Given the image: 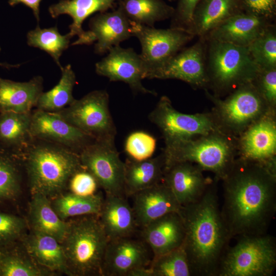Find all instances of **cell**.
I'll use <instances>...</instances> for the list:
<instances>
[{
	"label": "cell",
	"mask_w": 276,
	"mask_h": 276,
	"mask_svg": "<svg viewBox=\"0 0 276 276\" xmlns=\"http://www.w3.org/2000/svg\"><path fill=\"white\" fill-rule=\"evenodd\" d=\"M222 181L221 212L231 238L267 233L276 212V168L237 157Z\"/></svg>",
	"instance_id": "cell-1"
},
{
	"label": "cell",
	"mask_w": 276,
	"mask_h": 276,
	"mask_svg": "<svg viewBox=\"0 0 276 276\" xmlns=\"http://www.w3.org/2000/svg\"><path fill=\"white\" fill-rule=\"evenodd\" d=\"M218 181L214 178L202 196L180 212L185 228L182 246L192 275L217 276L232 239L219 206Z\"/></svg>",
	"instance_id": "cell-2"
},
{
	"label": "cell",
	"mask_w": 276,
	"mask_h": 276,
	"mask_svg": "<svg viewBox=\"0 0 276 276\" xmlns=\"http://www.w3.org/2000/svg\"><path fill=\"white\" fill-rule=\"evenodd\" d=\"M21 154L31 194L49 199L64 192L72 176L83 168L79 154L44 140L33 138Z\"/></svg>",
	"instance_id": "cell-3"
},
{
	"label": "cell",
	"mask_w": 276,
	"mask_h": 276,
	"mask_svg": "<svg viewBox=\"0 0 276 276\" xmlns=\"http://www.w3.org/2000/svg\"><path fill=\"white\" fill-rule=\"evenodd\" d=\"M68 221L67 231L61 242L68 275L103 276V262L109 239L98 216H81Z\"/></svg>",
	"instance_id": "cell-4"
},
{
	"label": "cell",
	"mask_w": 276,
	"mask_h": 276,
	"mask_svg": "<svg viewBox=\"0 0 276 276\" xmlns=\"http://www.w3.org/2000/svg\"><path fill=\"white\" fill-rule=\"evenodd\" d=\"M165 166L178 162L197 165L222 180L238 156L236 138L220 131L165 145Z\"/></svg>",
	"instance_id": "cell-5"
},
{
	"label": "cell",
	"mask_w": 276,
	"mask_h": 276,
	"mask_svg": "<svg viewBox=\"0 0 276 276\" xmlns=\"http://www.w3.org/2000/svg\"><path fill=\"white\" fill-rule=\"evenodd\" d=\"M206 41L207 90H211L212 95L221 98L254 80L259 68L247 47L213 40Z\"/></svg>",
	"instance_id": "cell-6"
},
{
	"label": "cell",
	"mask_w": 276,
	"mask_h": 276,
	"mask_svg": "<svg viewBox=\"0 0 276 276\" xmlns=\"http://www.w3.org/2000/svg\"><path fill=\"white\" fill-rule=\"evenodd\" d=\"M213 104L210 111L221 132L237 138L256 121L272 109L251 82L244 84L223 99L204 90Z\"/></svg>",
	"instance_id": "cell-7"
},
{
	"label": "cell",
	"mask_w": 276,
	"mask_h": 276,
	"mask_svg": "<svg viewBox=\"0 0 276 276\" xmlns=\"http://www.w3.org/2000/svg\"><path fill=\"white\" fill-rule=\"evenodd\" d=\"M220 261L217 276H271L276 268V243L267 233L239 236Z\"/></svg>",
	"instance_id": "cell-8"
},
{
	"label": "cell",
	"mask_w": 276,
	"mask_h": 276,
	"mask_svg": "<svg viewBox=\"0 0 276 276\" xmlns=\"http://www.w3.org/2000/svg\"><path fill=\"white\" fill-rule=\"evenodd\" d=\"M105 90L89 92L57 112L68 123L96 140L114 141L116 128Z\"/></svg>",
	"instance_id": "cell-9"
},
{
	"label": "cell",
	"mask_w": 276,
	"mask_h": 276,
	"mask_svg": "<svg viewBox=\"0 0 276 276\" xmlns=\"http://www.w3.org/2000/svg\"><path fill=\"white\" fill-rule=\"evenodd\" d=\"M148 118L159 129L165 145L220 131L210 112L181 113L173 107L166 96L160 97Z\"/></svg>",
	"instance_id": "cell-10"
},
{
	"label": "cell",
	"mask_w": 276,
	"mask_h": 276,
	"mask_svg": "<svg viewBox=\"0 0 276 276\" xmlns=\"http://www.w3.org/2000/svg\"><path fill=\"white\" fill-rule=\"evenodd\" d=\"M82 167L96 179L106 195L125 196L124 162L114 141L95 140L79 153Z\"/></svg>",
	"instance_id": "cell-11"
},
{
	"label": "cell",
	"mask_w": 276,
	"mask_h": 276,
	"mask_svg": "<svg viewBox=\"0 0 276 276\" xmlns=\"http://www.w3.org/2000/svg\"><path fill=\"white\" fill-rule=\"evenodd\" d=\"M132 35L139 40L140 56L147 74L183 49L194 36L188 31L170 28L156 29L130 21Z\"/></svg>",
	"instance_id": "cell-12"
},
{
	"label": "cell",
	"mask_w": 276,
	"mask_h": 276,
	"mask_svg": "<svg viewBox=\"0 0 276 276\" xmlns=\"http://www.w3.org/2000/svg\"><path fill=\"white\" fill-rule=\"evenodd\" d=\"M206 41L204 38L182 49L160 66L149 73L146 78L177 79L194 89H208L206 65Z\"/></svg>",
	"instance_id": "cell-13"
},
{
	"label": "cell",
	"mask_w": 276,
	"mask_h": 276,
	"mask_svg": "<svg viewBox=\"0 0 276 276\" xmlns=\"http://www.w3.org/2000/svg\"><path fill=\"white\" fill-rule=\"evenodd\" d=\"M238 156L276 168V110H271L236 138Z\"/></svg>",
	"instance_id": "cell-14"
},
{
	"label": "cell",
	"mask_w": 276,
	"mask_h": 276,
	"mask_svg": "<svg viewBox=\"0 0 276 276\" xmlns=\"http://www.w3.org/2000/svg\"><path fill=\"white\" fill-rule=\"evenodd\" d=\"M152 252L141 239L132 236L110 240L102 265L103 276H132L136 270L148 267Z\"/></svg>",
	"instance_id": "cell-15"
},
{
	"label": "cell",
	"mask_w": 276,
	"mask_h": 276,
	"mask_svg": "<svg viewBox=\"0 0 276 276\" xmlns=\"http://www.w3.org/2000/svg\"><path fill=\"white\" fill-rule=\"evenodd\" d=\"M30 133L33 139L62 145L78 154L95 140L68 123L58 113L37 108L31 112Z\"/></svg>",
	"instance_id": "cell-16"
},
{
	"label": "cell",
	"mask_w": 276,
	"mask_h": 276,
	"mask_svg": "<svg viewBox=\"0 0 276 276\" xmlns=\"http://www.w3.org/2000/svg\"><path fill=\"white\" fill-rule=\"evenodd\" d=\"M108 54L96 63V73L107 77L110 81H122L135 93L156 95L153 90L144 87L145 70L140 54L132 48L118 45L110 48Z\"/></svg>",
	"instance_id": "cell-17"
},
{
	"label": "cell",
	"mask_w": 276,
	"mask_h": 276,
	"mask_svg": "<svg viewBox=\"0 0 276 276\" xmlns=\"http://www.w3.org/2000/svg\"><path fill=\"white\" fill-rule=\"evenodd\" d=\"M203 171L189 162H178L165 166L163 181L169 188L182 207L197 201L213 179L206 178Z\"/></svg>",
	"instance_id": "cell-18"
},
{
	"label": "cell",
	"mask_w": 276,
	"mask_h": 276,
	"mask_svg": "<svg viewBox=\"0 0 276 276\" xmlns=\"http://www.w3.org/2000/svg\"><path fill=\"white\" fill-rule=\"evenodd\" d=\"M132 196V208L137 225L141 228L168 213L180 212L182 208L163 181Z\"/></svg>",
	"instance_id": "cell-19"
},
{
	"label": "cell",
	"mask_w": 276,
	"mask_h": 276,
	"mask_svg": "<svg viewBox=\"0 0 276 276\" xmlns=\"http://www.w3.org/2000/svg\"><path fill=\"white\" fill-rule=\"evenodd\" d=\"M88 32L95 44V52L101 55L114 46L132 36L130 20L121 8L110 12H100L89 21Z\"/></svg>",
	"instance_id": "cell-20"
},
{
	"label": "cell",
	"mask_w": 276,
	"mask_h": 276,
	"mask_svg": "<svg viewBox=\"0 0 276 276\" xmlns=\"http://www.w3.org/2000/svg\"><path fill=\"white\" fill-rule=\"evenodd\" d=\"M142 239L151 249L153 257L181 246L185 228L180 212H171L141 228Z\"/></svg>",
	"instance_id": "cell-21"
},
{
	"label": "cell",
	"mask_w": 276,
	"mask_h": 276,
	"mask_svg": "<svg viewBox=\"0 0 276 276\" xmlns=\"http://www.w3.org/2000/svg\"><path fill=\"white\" fill-rule=\"evenodd\" d=\"M272 21L242 12L224 21L211 31L204 38L247 47L272 24Z\"/></svg>",
	"instance_id": "cell-22"
},
{
	"label": "cell",
	"mask_w": 276,
	"mask_h": 276,
	"mask_svg": "<svg viewBox=\"0 0 276 276\" xmlns=\"http://www.w3.org/2000/svg\"><path fill=\"white\" fill-rule=\"evenodd\" d=\"M119 0H60L51 5L49 12L53 18L59 15L67 14L70 16L72 23L69 26V35L73 37L78 36V39L71 45H88L86 31L82 29L83 21L92 14L99 12H104L113 9L116 2Z\"/></svg>",
	"instance_id": "cell-23"
},
{
	"label": "cell",
	"mask_w": 276,
	"mask_h": 276,
	"mask_svg": "<svg viewBox=\"0 0 276 276\" xmlns=\"http://www.w3.org/2000/svg\"><path fill=\"white\" fill-rule=\"evenodd\" d=\"M98 217L109 240L132 236L138 227L124 196L106 195Z\"/></svg>",
	"instance_id": "cell-24"
},
{
	"label": "cell",
	"mask_w": 276,
	"mask_h": 276,
	"mask_svg": "<svg viewBox=\"0 0 276 276\" xmlns=\"http://www.w3.org/2000/svg\"><path fill=\"white\" fill-rule=\"evenodd\" d=\"M43 89V79L40 76L23 82L0 77V112H31Z\"/></svg>",
	"instance_id": "cell-25"
},
{
	"label": "cell",
	"mask_w": 276,
	"mask_h": 276,
	"mask_svg": "<svg viewBox=\"0 0 276 276\" xmlns=\"http://www.w3.org/2000/svg\"><path fill=\"white\" fill-rule=\"evenodd\" d=\"M20 241L40 266L55 274L60 272L68 275L62 246L55 238L29 229Z\"/></svg>",
	"instance_id": "cell-26"
},
{
	"label": "cell",
	"mask_w": 276,
	"mask_h": 276,
	"mask_svg": "<svg viewBox=\"0 0 276 276\" xmlns=\"http://www.w3.org/2000/svg\"><path fill=\"white\" fill-rule=\"evenodd\" d=\"M242 12L239 0H200L188 31L194 37L204 38L224 21Z\"/></svg>",
	"instance_id": "cell-27"
},
{
	"label": "cell",
	"mask_w": 276,
	"mask_h": 276,
	"mask_svg": "<svg viewBox=\"0 0 276 276\" xmlns=\"http://www.w3.org/2000/svg\"><path fill=\"white\" fill-rule=\"evenodd\" d=\"M24 171L21 152L0 144V211L10 212L22 191Z\"/></svg>",
	"instance_id": "cell-28"
},
{
	"label": "cell",
	"mask_w": 276,
	"mask_h": 276,
	"mask_svg": "<svg viewBox=\"0 0 276 276\" xmlns=\"http://www.w3.org/2000/svg\"><path fill=\"white\" fill-rule=\"evenodd\" d=\"M165 166L162 152L155 157L138 161L130 157L124 162V192L132 196L136 193L163 181Z\"/></svg>",
	"instance_id": "cell-29"
},
{
	"label": "cell",
	"mask_w": 276,
	"mask_h": 276,
	"mask_svg": "<svg viewBox=\"0 0 276 276\" xmlns=\"http://www.w3.org/2000/svg\"><path fill=\"white\" fill-rule=\"evenodd\" d=\"M31 195L27 219L29 229L51 236L61 243L67 231L68 220L58 216L48 197L40 194Z\"/></svg>",
	"instance_id": "cell-30"
},
{
	"label": "cell",
	"mask_w": 276,
	"mask_h": 276,
	"mask_svg": "<svg viewBox=\"0 0 276 276\" xmlns=\"http://www.w3.org/2000/svg\"><path fill=\"white\" fill-rule=\"evenodd\" d=\"M54 275L34 261L20 240L0 245V276Z\"/></svg>",
	"instance_id": "cell-31"
},
{
	"label": "cell",
	"mask_w": 276,
	"mask_h": 276,
	"mask_svg": "<svg viewBox=\"0 0 276 276\" xmlns=\"http://www.w3.org/2000/svg\"><path fill=\"white\" fill-rule=\"evenodd\" d=\"M31 112H0L1 145L21 152L33 139L30 133Z\"/></svg>",
	"instance_id": "cell-32"
},
{
	"label": "cell",
	"mask_w": 276,
	"mask_h": 276,
	"mask_svg": "<svg viewBox=\"0 0 276 276\" xmlns=\"http://www.w3.org/2000/svg\"><path fill=\"white\" fill-rule=\"evenodd\" d=\"M103 200L100 193L83 196L70 191L64 192L50 199L54 210L63 220L84 215L98 216Z\"/></svg>",
	"instance_id": "cell-33"
},
{
	"label": "cell",
	"mask_w": 276,
	"mask_h": 276,
	"mask_svg": "<svg viewBox=\"0 0 276 276\" xmlns=\"http://www.w3.org/2000/svg\"><path fill=\"white\" fill-rule=\"evenodd\" d=\"M120 6L133 22L154 27L159 21L171 18L174 8L163 0H119Z\"/></svg>",
	"instance_id": "cell-34"
},
{
	"label": "cell",
	"mask_w": 276,
	"mask_h": 276,
	"mask_svg": "<svg viewBox=\"0 0 276 276\" xmlns=\"http://www.w3.org/2000/svg\"><path fill=\"white\" fill-rule=\"evenodd\" d=\"M186 252L182 246L153 257L150 265L135 271L132 276H191Z\"/></svg>",
	"instance_id": "cell-35"
},
{
	"label": "cell",
	"mask_w": 276,
	"mask_h": 276,
	"mask_svg": "<svg viewBox=\"0 0 276 276\" xmlns=\"http://www.w3.org/2000/svg\"><path fill=\"white\" fill-rule=\"evenodd\" d=\"M58 83L51 89L40 95L36 108L57 112L72 104L75 100L73 90L76 83V75L70 64L62 67Z\"/></svg>",
	"instance_id": "cell-36"
},
{
	"label": "cell",
	"mask_w": 276,
	"mask_h": 276,
	"mask_svg": "<svg viewBox=\"0 0 276 276\" xmlns=\"http://www.w3.org/2000/svg\"><path fill=\"white\" fill-rule=\"evenodd\" d=\"M72 37L68 33L62 35L56 26L41 29L37 26L27 33V43L32 47L37 48L48 53L61 69L59 59L63 52L70 44Z\"/></svg>",
	"instance_id": "cell-37"
},
{
	"label": "cell",
	"mask_w": 276,
	"mask_h": 276,
	"mask_svg": "<svg viewBox=\"0 0 276 276\" xmlns=\"http://www.w3.org/2000/svg\"><path fill=\"white\" fill-rule=\"evenodd\" d=\"M275 31V26L272 24L247 47L259 69L276 68Z\"/></svg>",
	"instance_id": "cell-38"
},
{
	"label": "cell",
	"mask_w": 276,
	"mask_h": 276,
	"mask_svg": "<svg viewBox=\"0 0 276 276\" xmlns=\"http://www.w3.org/2000/svg\"><path fill=\"white\" fill-rule=\"evenodd\" d=\"M29 230L26 219L11 212L0 211V245L20 241Z\"/></svg>",
	"instance_id": "cell-39"
},
{
	"label": "cell",
	"mask_w": 276,
	"mask_h": 276,
	"mask_svg": "<svg viewBox=\"0 0 276 276\" xmlns=\"http://www.w3.org/2000/svg\"><path fill=\"white\" fill-rule=\"evenodd\" d=\"M156 145V139L144 131H135L127 137L125 150L129 157L138 161L152 157Z\"/></svg>",
	"instance_id": "cell-40"
},
{
	"label": "cell",
	"mask_w": 276,
	"mask_h": 276,
	"mask_svg": "<svg viewBox=\"0 0 276 276\" xmlns=\"http://www.w3.org/2000/svg\"><path fill=\"white\" fill-rule=\"evenodd\" d=\"M252 83L269 108L276 110V68L259 69Z\"/></svg>",
	"instance_id": "cell-41"
},
{
	"label": "cell",
	"mask_w": 276,
	"mask_h": 276,
	"mask_svg": "<svg viewBox=\"0 0 276 276\" xmlns=\"http://www.w3.org/2000/svg\"><path fill=\"white\" fill-rule=\"evenodd\" d=\"M98 187L95 177L83 168L72 176L67 188L74 194L88 196L95 194Z\"/></svg>",
	"instance_id": "cell-42"
},
{
	"label": "cell",
	"mask_w": 276,
	"mask_h": 276,
	"mask_svg": "<svg viewBox=\"0 0 276 276\" xmlns=\"http://www.w3.org/2000/svg\"><path fill=\"white\" fill-rule=\"evenodd\" d=\"M200 1L178 0L171 18L170 27L188 31L192 24L195 9Z\"/></svg>",
	"instance_id": "cell-43"
},
{
	"label": "cell",
	"mask_w": 276,
	"mask_h": 276,
	"mask_svg": "<svg viewBox=\"0 0 276 276\" xmlns=\"http://www.w3.org/2000/svg\"><path fill=\"white\" fill-rule=\"evenodd\" d=\"M243 12L274 21L276 0H239Z\"/></svg>",
	"instance_id": "cell-44"
},
{
	"label": "cell",
	"mask_w": 276,
	"mask_h": 276,
	"mask_svg": "<svg viewBox=\"0 0 276 276\" xmlns=\"http://www.w3.org/2000/svg\"><path fill=\"white\" fill-rule=\"evenodd\" d=\"M42 0H9L8 3L11 6H15L18 4H23L33 11L34 16L37 21H39L40 4Z\"/></svg>",
	"instance_id": "cell-45"
},
{
	"label": "cell",
	"mask_w": 276,
	"mask_h": 276,
	"mask_svg": "<svg viewBox=\"0 0 276 276\" xmlns=\"http://www.w3.org/2000/svg\"><path fill=\"white\" fill-rule=\"evenodd\" d=\"M1 50V49L0 48V51ZM0 66H3L4 67H6L7 68H10L11 67H17L19 66V64L12 65V64H9L8 63H0Z\"/></svg>",
	"instance_id": "cell-46"
},
{
	"label": "cell",
	"mask_w": 276,
	"mask_h": 276,
	"mask_svg": "<svg viewBox=\"0 0 276 276\" xmlns=\"http://www.w3.org/2000/svg\"><path fill=\"white\" fill-rule=\"evenodd\" d=\"M168 1L169 2H173V1H175V0H168Z\"/></svg>",
	"instance_id": "cell-47"
}]
</instances>
